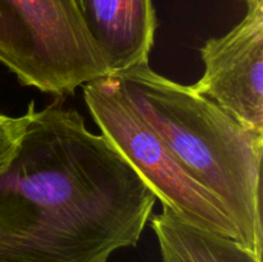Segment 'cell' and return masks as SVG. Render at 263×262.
I'll return each instance as SVG.
<instances>
[{
    "mask_svg": "<svg viewBox=\"0 0 263 262\" xmlns=\"http://www.w3.org/2000/svg\"><path fill=\"white\" fill-rule=\"evenodd\" d=\"M149 221L162 262H262L235 239L193 225L167 208Z\"/></svg>",
    "mask_w": 263,
    "mask_h": 262,
    "instance_id": "obj_6",
    "label": "cell"
},
{
    "mask_svg": "<svg viewBox=\"0 0 263 262\" xmlns=\"http://www.w3.org/2000/svg\"><path fill=\"white\" fill-rule=\"evenodd\" d=\"M109 74L149 63L158 21L153 0H74Z\"/></svg>",
    "mask_w": 263,
    "mask_h": 262,
    "instance_id": "obj_5",
    "label": "cell"
},
{
    "mask_svg": "<svg viewBox=\"0 0 263 262\" xmlns=\"http://www.w3.org/2000/svg\"><path fill=\"white\" fill-rule=\"evenodd\" d=\"M244 2L248 4V7H251V5L256 4V3H261V2H263V0H244Z\"/></svg>",
    "mask_w": 263,
    "mask_h": 262,
    "instance_id": "obj_8",
    "label": "cell"
},
{
    "mask_svg": "<svg viewBox=\"0 0 263 262\" xmlns=\"http://www.w3.org/2000/svg\"><path fill=\"white\" fill-rule=\"evenodd\" d=\"M110 76L182 169L222 204L238 229L239 243L262 258V134L149 63Z\"/></svg>",
    "mask_w": 263,
    "mask_h": 262,
    "instance_id": "obj_1",
    "label": "cell"
},
{
    "mask_svg": "<svg viewBox=\"0 0 263 262\" xmlns=\"http://www.w3.org/2000/svg\"><path fill=\"white\" fill-rule=\"evenodd\" d=\"M27 121V112L21 117H10L0 113V172L5 169L15 153Z\"/></svg>",
    "mask_w": 263,
    "mask_h": 262,
    "instance_id": "obj_7",
    "label": "cell"
},
{
    "mask_svg": "<svg viewBox=\"0 0 263 262\" xmlns=\"http://www.w3.org/2000/svg\"><path fill=\"white\" fill-rule=\"evenodd\" d=\"M204 74L193 85L248 130L263 135V2L240 23L200 49Z\"/></svg>",
    "mask_w": 263,
    "mask_h": 262,
    "instance_id": "obj_4",
    "label": "cell"
},
{
    "mask_svg": "<svg viewBox=\"0 0 263 262\" xmlns=\"http://www.w3.org/2000/svg\"><path fill=\"white\" fill-rule=\"evenodd\" d=\"M84 97L102 135L127 159L163 208L239 241L238 229L222 204L182 169L161 136L128 103L115 77L108 74L85 84Z\"/></svg>",
    "mask_w": 263,
    "mask_h": 262,
    "instance_id": "obj_3",
    "label": "cell"
},
{
    "mask_svg": "<svg viewBox=\"0 0 263 262\" xmlns=\"http://www.w3.org/2000/svg\"><path fill=\"white\" fill-rule=\"evenodd\" d=\"M0 63L57 98L109 74L74 0H0Z\"/></svg>",
    "mask_w": 263,
    "mask_h": 262,
    "instance_id": "obj_2",
    "label": "cell"
}]
</instances>
